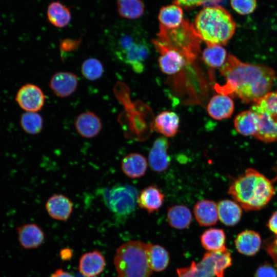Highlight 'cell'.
<instances>
[{"label": "cell", "instance_id": "obj_1", "mask_svg": "<svg viewBox=\"0 0 277 277\" xmlns=\"http://www.w3.org/2000/svg\"><path fill=\"white\" fill-rule=\"evenodd\" d=\"M220 71L226 81L219 89L220 93L235 96L247 103H255L269 93L276 79L271 68L243 63L231 54Z\"/></svg>", "mask_w": 277, "mask_h": 277}, {"label": "cell", "instance_id": "obj_2", "mask_svg": "<svg viewBox=\"0 0 277 277\" xmlns=\"http://www.w3.org/2000/svg\"><path fill=\"white\" fill-rule=\"evenodd\" d=\"M271 182L259 171L247 169L235 179L228 193L246 211L260 210L265 207L275 194Z\"/></svg>", "mask_w": 277, "mask_h": 277}, {"label": "cell", "instance_id": "obj_3", "mask_svg": "<svg viewBox=\"0 0 277 277\" xmlns=\"http://www.w3.org/2000/svg\"><path fill=\"white\" fill-rule=\"evenodd\" d=\"M195 31L206 44L225 45L234 33L236 24L231 14L219 6H207L196 15Z\"/></svg>", "mask_w": 277, "mask_h": 277}, {"label": "cell", "instance_id": "obj_4", "mask_svg": "<svg viewBox=\"0 0 277 277\" xmlns=\"http://www.w3.org/2000/svg\"><path fill=\"white\" fill-rule=\"evenodd\" d=\"M111 43V50L120 61L129 65L134 72L141 73L150 53L148 44L137 29L121 30Z\"/></svg>", "mask_w": 277, "mask_h": 277}, {"label": "cell", "instance_id": "obj_5", "mask_svg": "<svg viewBox=\"0 0 277 277\" xmlns=\"http://www.w3.org/2000/svg\"><path fill=\"white\" fill-rule=\"evenodd\" d=\"M148 245L140 241H130L117 249L114 258L117 277H150L152 270L147 258Z\"/></svg>", "mask_w": 277, "mask_h": 277}, {"label": "cell", "instance_id": "obj_6", "mask_svg": "<svg viewBox=\"0 0 277 277\" xmlns=\"http://www.w3.org/2000/svg\"><path fill=\"white\" fill-rule=\"evenodd\" d=\"M202 40L194 29L193 24L187 20L178 27L168 29L160 25V31L152 41L154 47L160 46L173 49L184 55L190 63L199 51Z\"/></svg>", "mask_w": 277, "mask_h": 277}, {"label": "cell", "instance_id": "obj_7", "mask_svg": "<svg viewBox=\"0 0 277 277\" xmlns=\"http://www.w3.org/2000/svg\"><path fill=\"white\" fill-rule=\"evenodd\" d=\"M232 265L230 252L225 247L206 253L200 262L177 269V277H224L225 270Z\"/></svg>", "mask_w": 277, "mask_h": 277}, {"label": "cell", "instance_id": "obj_8", "mask_svg": "<svg viewBox=\"0 0 277 277\" xmlns=\"http://www.w3.org/2000/svg\"><path fill=\"white\" fill-rule=\"evenodd\" d=\"M250 109L259 119V130L254 137L264 142L277 141V92L268 93Z\"/></svg>", "mask_w": 277, "mask_h": 277}, {"label": "cell", "instance_id": "obj_9", "mask_svg": "<svg viewBox=\"0 0 277 277\" xmlns=\"http://www.w3.org/2000/svg\"><path fill=\"white\" fill-rule=\"evenodd\" d=\"M101 191L105 205L115 215L126 217L135 211L138 193L134 186L116 184Z\"/></svg>", "mask_w": 277, "mask_h": 277}, {"label": "cell", "instance_id": "obj_10", "mask_svg": "<svg viewBox=\"0 0 277 277\" xmlns=\"http://www.w3.org/2000/svg\"><path fill=\"white\" fill-rule=\"evenodd\" d=\"M15 100L20 107L26 112H37L43 107L45 95L36 85L27 84L19 89Z\"/></svg>", "mask_w": 277, "mask_h": 277}, {"label": "cell", "instance_id": "obj_11", "mask_svg": "<svg viewBox=\"0 0 277 277\" xmlns=\"http://www.w3.org/2000/svg\"><path fill=\"white\" fill-rule=\"evenodd\" d=\"M155 48L161 54L158 58L159 67L165 74L177 73L190 63L184 55L176 50L160 46Z\"/></svg>", "mask_w": 277, "mask_h": 277}, {"label": "cell", "instance_id": "obj_12", "mask_svg": "<svg viewBox=\"0 0 277 277\" xmlns=\"http://www.w3.org/2000/svg\"><path fill=\"white\" fill-rule=\"evenodd\" d=\"M170 145L167 137L160 136L154 141L149 151L148 162L151 169L157 172L167 169L170 163L168 151Z\"/></svg>", "mask_w": 277, "mask_h": 277}, {"label": "cell", "instance_id": "obj_13", "mask_svg": "<svg viewBox=\"0 0 277 277\" xmlns=\"http://www.w3.org/2000/svg\"><path fill=\"white\" fill-rule=\"evenodd\" d=\"M78 78L73 73L61 71L54 73L51 77L49 86L55 95L60 97H67L76 90Z\"/></svg>", "mask_w": 277, "mask_h": 277}, {"label": "cell", "instance_id": "obj_14", "mask_svg": "<svg viewBox=\"0 0 277 277\" xmlns=\"http://www.w3.org/2000/svg\"><path fill=\"white\" fill-rule=\"evenodd\" d=\"M165 194L156 185L152 184L144 188L137 199V204L142 209L150 214L157 212L162 206Z\"/></svg>", "mask_w": 277, "mask_h": 277}, {"label": "cell", "instance_id": "obj_15", "mask_svg": "<svg viewBox=\"0 0 277 277\" xmlns=\"http://www.w3.org/2000/svg\"><path fill=\"white\" fill-rule=\"evenodd\" d=\"M45 207L47 213L52 219L66 221L72 212L73 204L66 196L56 194L48 199Z\"/></svg>", "mask_w": 277, "mask_h": 277}, {"label": "cell", "instance_id": "obj_16", "mask_svg": "<svg viewBox=\"0 0 277 277\" xmlns=\"http://www.w3.org/2000/svg\"><path fill=\"white\" fill-rule=\"evenodd\" d=\"M75 129L83 137L91 138L97 136L102 128L100 118L91 111L80 114L75 121Z\"/></svg>", "mask_w": 277, "mask_h": 277}, {"label": "cell", "instance_id": "obj_17", "mask_svg": "<svg viewBox=\"0 0 277 277\" xmlns=\"http://www.w3.org/2000/svg\"><path fill=\"white\" fill-rule=\"evenodd\" d=\"M17 233L20 245L26 249L36 248L42 245L44 240L43 231L35 224L21 225L17 228Z\"/></svg>", "mask_w": 277, "mask_h": 277}, {"label": "cell", "instance_id": "obj_18", "mask_svg": "<svg viewBox=\"0 0 277 277\" xmlns=\"http://www.w3.org/2000/svg\"><path fill=\"white\" fill-rule=\"evenodd\" d=\"M180 127V118L174 112L164 111L155 118L153 129L166 137H172L178 133Z\"/></svg>", "mask_w": 277, "mask_h": 277}, {"label": "cell", "instance_id": "obj_19", "mask_svg": "<svg viewBox=\"0 0 277 277\" xmlns=\"http://www.w3.org/2000/svg\"><path fill=\"white\" fill-rule=\"evenodd\" d=\"M234 110V103L228 95L220 93L213 96L207 107L209 115L216 120L229 117Z\"/></svg>", "mask_w": 277, "mask_h": 277}, {"label": "cell", "instance_id": "obj_20", "mask_svg": "<svg viewBox=\"0 0 277 277\" xmlns=\"http://www.w3.org/2000/svg\"><path fill=\"white\" fill-rule=\"evenodd\" d=\"M147 167L146 159L139 153H130L125 155L121 161L122 171L126 176L131 179L139 178L143 176Z\"/></svg>", "mask_w": 277, "mask_h": 277}, {"label": "cell", "instance_id": "obj_21", "mask_svg": "<svg viewBox=\"0 0 277 277\" xmlns=\"http://www.w3.org/2000/svg\"><path fill=\"white\" fill-rule=\"evenodd\" d=\"M195 217L202 226L215 225L219 219L217 205L209 200H203L197 202L194 206Z\"/></svg>", "mask_w": 277, "mask_h": 277}, {"label": "cell", "instance_id": "obj_22", "mask_svg": "<svg viewBox=\"0 0 277 277\" xmlns=\"http://www.w3.org/2000/svg\"><path fill=\"white\" fill-rule=\"evenodd\" d=\"M238 251L243 254L252 256L260 249L261 239L259 234L253 230H245L240 233L235 240Z\"/></svg>", "mask_w": 277, "mask_h": 277}, {"label": "cell", "instance_id": "obj_23", "mask_svg": "<svg viewBox=\"0 0 277 277\" xmlns=\"http://www.w3.org/2000/svg\"><path fill=\"white\" fill-rule=\"evenodd\" d=\"M105 261L97 251L86 253L82 255L79 263L80 272L85 276L93 277L101 273L105 267Z\"/></svg>", "mask_w": 277, "mask_h": 277}, {"label": "cell", "instance_id": "obj_24", "mask_svg": "<svg viewBox=\"0 0 277 277\" xmlns=\"http://www.w3.org/2000/svg\"><path fill=\"white\" fill-rule=\"evenodd\" d=\"M234 126L240 134L245 136H255L259 130V117L251 109L242 112L235 117Z\"/></svg>", "mask_w": 277, "mask_h": 277}, {"label": "cell", "instance_id": "obj_25", "mask_svg": "<svg viewBox=\"0 0 277 277\" xmlns=\"http://www.w3.org/2000/svg\"><path fill=\"white\" fill-rule=\"evenodd\" d=\"M218 217L226 226H233L240 220L242 214L241 207L235 201L221 200L217 204Z\"/></svg>", "mask_w": 277, "mask_h": 277}, {"label": "cell", "instance_id": "obj_26", "mask_svg": "<svg viewBox=\"0 0 277 277\" xmlns=\"http://www.w3.org/2000/svg\"><path fill=\"white\" fill-rule=\"evenodd\" d=\"M167 219L169 224L172 227L177 229H184L190 226L192 216L187 207L182 205H175L168 209Z\"/></svg>", "mask_w": 277, "mask_h": 277}, {"label": "cell", "instance_id": "obj_27", "mask_svg": "<svg viewBox=\"0 0 277 277\" xmlns=\"http://www.w3.org/2000/svg\"><path fill=\"white\" fill-rule=\"evenodd\" d=\"M160 26L168 29L179 27L184 21L180 6L174 4L162 7L159 14Z\"/></svg>", "mask_w": 277, "mask_h": 277}, {"label": "cell", "instance_id": "obj_28", "mask_svg": "<svg viewBox=\"0 0 277 277\" xmlns=\"http://www.w3.org/2000/svg\"><path fill=\"white\" fill-rule=\"evenodd\" d=\"M225 241L224 231L219 228L206 229L201 236L203 247L210 252L219 251L225 248Z\"/></svg>", "mask_w": 277, "mask_h": 277}, {"label": "cell", "instance_id": "obj_29", "mask_svg": "<svg viewBox=\"0 0 277 277\" xmlns=\"http://www.w3.org/2000/svg\"><path fill=\"white\" fill-rule=\"evenodd\" d=\"M48 21L53 26L63 28L67 26L71 18L69 9L60 2H52L48 6Z\"/></svg>", "mask_w": 277, "mask_h": 277}, {"label": "cell", "instance_id": "obj_30", "mask_svg": "<svg viewBox=\"0 0 277 277\" xmlns=\"http://www.w3.org/2000/svg\"><path fill=\"white\" fill-rule=\"evenodd\" d=\"M147 258L150 268L156 272L165 269L169 262L168 253L164 247L150 243L147 250Z\"/></svg>", "mask_w": 277, "mask_h": 277}, {"label": "cell", "instance_id": "obj_31", "mask_svg": "<svg viewBox=\"0 0 277 277\" xmlns=\"http://www.w3.org/2000/svg\"><path fill=\"white\" fill-rule=\"evenodd\" d=\"M227 57L226 50L220 45L207 44L202 53L203 61L212 68H221Z\"/></svg>", "mask_w": 277, "mask_h": 277}, {"label": "cell", "instance_id": "obj_32", "mask_svg": "<svg viewBox=\"0 0 277 277\" xmlns=\"http://www.w3.org/2000/svg\"><path fill=\"white\" fill-rule=\"evenodd\" d=\"M117 11L123 17L137 19L144 11V5L141 0H117Z\"/></svg>", "mask_w": 277, "mask_h": 277}, {"label": "cell", "instance_id": "obj_33", "mask_svg": "<svg viewBox=\"0 0 277 277\" xmlns=\"http://www.w3.org/2000/svg\"><path fill=\"white\" fill-rule=\"evenodd\" d=\"M20 124L25 132L35 135L42 131L43 120L42 116L36 112H26L21 116Z\"/></svg>", "mask_w": 277, "mask_h": 277}, {"label": "cell", "instance_id": "obj_34", "mask_svg": "<svg viewBox=\"0 0 277 277\" xmlns=\"http://www.w3.org/2000/svg\"><path fill=\"white\" fill-rule=\"evenodd\" d=\"M81 72L87 80L95 81L102 76L104 67L98 60L91 57L83 62L81 66Z\"/></svg>", "mask_w": 277, "mask_h": 277}, {"label": "cell", "instance_id": "obj_35", "mask_svg": "<svg viewBox=\"0 0 277 277\" xmlns=\"http://www.w3.org/2000/svg\"><path fill=\"white\" fill-rule=\"evenodd\" d=\"M232 9L241 15L252 13L256 9V0H230Z\"/></svg>", "mask_w": 277, "mask_h": 277}, {"label": "cell", "instance_id": "obj_36", "mask_svg": "<svg viewBox=\"0 0 277 277\" xmlns=\"http://www.w3.org/2000/svg\"><path fill=\"white\" fill-rule=\"evenodd\" d=\"M254 277H277V270L271 264L265 263L258 267Z\"/></svg>", "mask_w": 277, "mask_h": 277}, {"label": "cell", "instance_id": "obj_37", "mask_svg": "<svg viewBox=\"0 0 277 277\" xmlns=\"http://www.w3.org/2000/svg\"><path fill=\"white\" fill-rule=\"evenodd\" d=\"M174 4L184 8H192L204 4V0H174Z\"/></svg>", "mask_w": 277, "mask_h": 277}, {"label": "cell", "instance_id": "obj_38", "mask_svg": "<svg viewBox=\"0 0 277 277\" xmlns=\"http://www.w3.org/2000/svg\"><path fill=\"white\" fill-rule=\"evenodd\" d=\"M267 226L272 232L277 235V211L270 217Z\"/></svg>", "mask_w": 277, "mask_h": 277}, {"label": "cell", "instance_id": "obj_39", "mask_svg": "<svg viewBox=\"0 0 277 277\" xmlns=\"http://www.w3.org/2000/svg\"><path fill=\"white\" fill-rule=\"evenodd\" d=\"M51 277H73L69 273L65 272L62 269L57 270L54 273H53Z\"/></svg>", "mask_w": 277, "mask_h": 277}, {"label": "cell", "instance_id": "obj_40", "mask_svg": "<svg viewBox=\"0 0 277 277\" xmlns=\"http://www.w3.org/2000/svg\"><path fill=\"white\" fill-rule=\"evenodd\" d=\"M222 0H204V5L215 6L216 4L221 2Z\"/></svg>", "mask_w": 277, "mask_h": 277}, {"label": "cell", "instance_id": "obj_41", "mask_svg": "<svg viewBox=\"0 0 277 277\" xmlns=\"http://www.w3.org/2000/svg\"><path fill=\"white\" fill-rule=\"evenodd\" d=\"M75 277H88V276L84 275V274L81 273L80 272H78L75 274ZM93 277H95V276H93Z\"/></svg>", "mask_w": 277, "mask_h": 277}]
</instances>
